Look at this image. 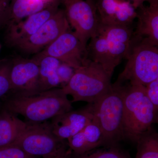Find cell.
Instances as JSON below:
<instances>
[{
  "label": "cell",
  "mask_w": 158,
  "mask_h": 158,
  "mask_svg": "<svg viewBox=\"0 0 158 158\" xmlns=\"http://www.w3.org/2000/svg\"><path fill=\"white\" fill-rule=\"evenodd\" d=\"M72 158H131L129 153L118 145L103 146L81 154H77L71 151Z\"/></svg>",
  "instance_id": "21"
},
{
  "label": "cell",
  "mask_w": 158,
  "mask_h": 158,
  "mask_svg": "<svg viewBox=\"0 0 158 158\" xmlns=\"http://www.w3.org/2000/svg\"><path fill=\"white\" fill-rule=\"evenodd\" d=\"M126 59L127 63L118 75L117 83L145 86L158 78V46L132 35Z\"/></svg>",
  "instance_id": "4"
},
{
  "label": "cell",
  "mask_w": 158,
  "mask_h": 158,
  "mask_svg": "<svg viewBox=\"0 0 158 158\" xmlns=\"http://www.w3.org/2000/svg\"><path fill=\"white\" fill-rule=\"evenodd\" d=\"M60 3H53L42 11L8 26L7 42L15 48L34 34L58 9Z\"/></svg>",
  "instance_id": "14"
},
{
  "label": "cell",
  "mask_w": 158,
  "mask_h": 158,
  "mask_svg": "<svg viewBox=\"0 0 158 158\" xmlns=\"http://www.w3.org/2000/svg\"><path fill=\"white\" fill-rule=\"evenodd\" d=\"M11 63H4L0 65V99L11 90L10 80Z\"/></svg>",
  "instance_id": "22"
},
{
  "label": "cell",
  "mask_w": 158,
  "mask_h": 158,
  "mask_svg": "<svg viewBox=\"0 0 158 158\" xmlns=\"http://www.w3.org/2000/svg\"><path fill=\"white\" fill-rule=\"evenodd\" d=\"M35 60L39 64V91L60 87V81L57 74V69L61 63L60 61L49 56Z\"/></svg>",
  "instance_id": "19"
},
{
  "label": "cell",
  "mask_w": 158,
  "mask_h": 158,
  "mask_svg": "<svg viewBox=\"0 0 158 158\" xmlns=\"http://www.w3.org/2000/svg\"><path fill=\"white\" fill-rule=\"evenodd\" d=\"M0 49H1V45H0Z\"/></svg>",
  "instance_id": "30"
},
{
  "label": "cell",
  "mask_w": 158,
  "mask_h": 158,
  "mask_svg": "<svg viewBox=\"0 0 158 158\" xmlns=\"http://www.w3.org/2000/svg\"><path fill=\"white\" fill-rule=\"evenodd\" d=\"M27 124L16 114L2 108L0 111V148L11 146L19 138Z\"/></svg>",
  "instance_id": "18"
},
{
  "label": "cell",
  "mask_w": 158,
  "mask_h": 158,
  "mask_svg": "<svg viewBox=\"0 0 158 158\" xmlns=\"http://www.w3.org/2000/svg\"><path fill=\"white\" fill-rule=\"evenodd\" d=\"M0 158H39L29 155L18 148L8 146L0 148Z\"/></svg>",
  "instance_id": "23"
},
{
  "label": "cell",
  "mask_w": 158,
  "mask_h": 158,
  "mask_svg": "<svg viewBox=\"0 0 158 158\" xmlns=\"http://www.w3.org/2000/svg\"><path fill=\"white\" fill-rule=\"evenodd\" d=\"M6 2H7L6 0H0V22L8 6Z\"/></svg>",
  "instance_id": "26"
},
{
  "label": "cell",
  "mask_w": 158,
  "mask_h": 158,
  "mask_svg": "<svg viewBox=\"0 0 158 158\" xmlns=\"http://www.w3.org/2000/svg\"><path fill=\"white\" fill-rule=\"evenodd\" d=\"M138 19L132 35L147 40L152 45H158V2L144 4L136 9Z\"/></svg>",
  "instance_id": "15"
},
{
  "label": "cell",
  "mask_w": 158,
  "mask_h": 158,
  "mask_svg": "<svg viewBox=\"0 0 158 158\" xmlns=\"http://www.w3.org/2000/svg\"><path fill=\"white\" fill-rule=\"evenodd\" d=\"M158 2V0H151V2Z\"/></svg>",
  "instance_id": "29"
},
{
  "label": "cell",
  "mask_w": 158,
  "mask_h": 158,
  "mask_svg": "<svg viewBox=\"0 0 158 158\" xmlns=\"http://www.w3.org/2000/svg\"><path fill=\"white\" fill-rule=\"evenodd\" d=\"M133 32L132 27L100 23L87 46L88 58L100 64L112 77L115 69L126 58Z\"/></svg>",
  "instance_id": "2"
},
{
  "label": "cell",
  "mask_w": 158,
  "mask_h": 158,
  "mask_svg": "<svg viewBox=\"0 0 158 158\" xmlns=\"http://www.w3.org/2000/svg\"><path fill=\"white\" fill-rule=\"evenodd\" d=\"M111 78L100 64L89 58L85 64L75 69L68 84L62 88L72 102L93 104L107 93L112 86Z\"/></svg>",
  "instance_id": "5"
},
{
  "label": "cell",
  "mask_w": 158,
  "mask_h": 158,
  "mask_svg": "<svg viewBox=\"0 0 158 158\" xmlns=\"http://www.w3.org/2000/svg\"><path fill=\"white\" fill-rule=\"evenodd\" d=\"M39 64L32 59H16L11 63V93L28 94L39 92Z\"/></svg>",
  "instance_id": "11"
},
{
  "label": "cell",
  "mask_w": 158,
  "mask_h": 158,
  "mask_svg": "<svg viewBox=\"0 0 158 158\" xmlns=\"http://www.w3.org/2000/svg\"><path fill=\"white\" fill-rule=\"evenodd\" d=\"M95 3L103 24L132 27L137 17L136 9L129 0H97Z\"/></svg>",
  "instance_id": "12"
},
{
  "label": "cell",
  "mask_w": 158,
  "mask_h": 158,
  "mask_svg": "<svg viewBox=\"0 0 158 158\" xmlns=\"http://www.w3.org/2000/svg\"><path fill=\"white\" fill-rule=\"evenodd\" d=\"M67 140L69 149L77 154L106 146L101 129L94 117L81 131Z\"/></svg>",
  "instance_id": "16"
},
{
  "label": "cell",
  "mask_w": 158,
  "mask_h": 158,
  "mask_svg": "<svg viewBox=\"0 0 158 158\" xmlns=\"http://www.w3.org/2000/svg\"><path fill=\"white\" fill-rule=\"evenodd\" d=\"M27 127L11 146L18 148L29 155L39 158H54L69 149L67 140L53 132L50 122H27Z\"/></svg>",
  "instance_id": "7"
},
{
  "label": "cell",
  "mask_w": 158,
  "mask_h": 158,
  "mask_svg": "<svg viewBox=\"0 0 158 158\" xmlns=\"http://www.w3.org/2000/svg\"><path fill=\"white\" fill-rule=\"evenodd\" d=\"M70 27L82 43L88 46L100 23L94 0H60Z\"/></svg>",
  "instance_id": "8"
},
{
  "label": "cell",
  "mask_w": 158,
  "mask_h": 158,
  "mask_svg": "<svg viewBox=\"0 0 158 158\" xmlns=\"http://www.w3.org/2000/svg\"><path fill=\"white\" fill-rule=\"evenodd\" d=\"M145 87L146 95L153 106L155 110L158 111V78L150 82Z\"/></svg>",
  "instance_id": "25"
},
{
  "label": "cell",
  "mask_w": 158,
  "mask_h": 158,
  "mask_svg": "<svg viewBox=\"0 0 158 158\" xmlns=\"http://www.w3.org/2000/svg\"><path fill=\"white\" fill-rule=\"evenodd\" d=\"M55 157H54V158H54Z\"/></svg>",
  "instance_id": "31"
},
{
  "label": "cell",
  "mask_w": 158,
  "mask_h": 158,
  "mask_svg": "<svg viewBox=\"0 0 158 158\" xmlns=\"http://www.w3.org/2000/svg\"><path fill=\"white\" fill-rule=\"evenodd\" d=\"M65 12L59 9L34 34L15 48L26 54H37L70 29Z\"/></svg>",
  "instance_id": "10"
},
{
  "label": "cell",
  "mask_w": 158,
  "mask_h": 158,
  "mask_svg": "<svg viewBox=\"0 0 158 158\" xmlns=\"http://www.w3.org/2000/svg\"><path fill=\"white\" fill-rule=\"evenodd\" d=\"M132 4L134 7L137 9L139 6L144 4V2H147L148 3L151 2V0H129Z\"/></svg>",
  "instance_id": "27"
},
{
  "label": "cell",
  "mask_w": 158,
  "mask_h": 158,
  "mask_svg": "<svg viewBox=\"0 0 158 158\" xmlns=\"http://www.w3.org/2000/svg\"><path fill=\"white\" fill-rule=\"evenodd\" d=\"M124 84L115 82L109 91L92 104L94 115L104 138L106 146L118 145L124 140L123 130Z\"/></svg>",
  "instance_id": "6"
},
{
  "label": "cell",
  "mask_w": 158,
  "mask_h": 158,
  "mask_svg": "<svg viewBox=\"0 0 158 158\" xmlns=\"http://www.w3.org/2000/svg\"><path fill=\"white\" fill-rule=\"evenodd\" d=\"M54 158H72L71 156V151L69 148L68 151L66 152L65 153L57 156Z\"/></svg>",
  "instance_id": "28"
},
{
  "label": "cell",
  "mask_w": 158,
  "mask_h": 158,
  "mask_svg": "<svg viewBox=\"0 0 158 158\" xmlns=\"http://www.w3.org/2000/svg\"><path fill=\"white\" fill-rule=\"evenodd\" d=\"M92 104L77 110L58 115L51 119V128L54 134L61 139L67 140L76 135L93 119Z\"/></svg>",
  "instance_id": "13"
},
{
  "label": "cell",
  "mask_w": 158,
  "mask_h": 158,
  "mask_svg": "<svg viewBox=\"0 0 158 158\" xmlns=\"http://www.w3.org/2000/svg\"><path fill=\"white\" fill-rule=\"evenodd\" d=\"M56 2H51L46 0H12L11 4L7 6L1 22L8 26L11 25Z\"/></svg>",
  "instance_id": "17"
},
{
  "label": "cell",
  "mask_w": 158,
  "mask_h": 158,
  "mask_svg": "<svg viewBox=\"0 0 158 158\" xmlns=\"http://www.w3.org/2000/svg\"><path fill=\"white\" fill-rule=\"evenodd\" d=\"M45 56L54 57L74 69L84 65L88 59L87 46L82 43L71 28L36 54L33 59H39Z\"/></svg>",
  "instance_id": "9"
},
{
  "label": "cell",
  "mask_w": 158,
  "mask_h": 158,
  "mask_svg": "<svg viewBox=\"0 0 158 158\" xmlns=\"http://www.w3.org/2000/svg\"><path fill=\"white\" fill-rule=\"evenodd\" d=\"M2 109L22 116L29 123L47 121L73 110L72 102L62 88L36 93H11L3 102Z\"/></svg>",
  "instance_id": "1"
},
{
  "label": "cell",
  "mask_w": 158,
  "mask_h": 158,
  "mask_svg": "<svg viewBox=\"0 0 158 158\" xmlns=\"http://www.w3.org/2000/svg\"><path fill=\"white\" fill-rule=\"evenodd\" d=\"M136 143L135 158H158V134L152 126L140 135Z\"/></svg>",
  "instance_id": "20"
},
{
  "label": "cell",
  "mask_w": 158,
  "mask_h": 158,
  "mask_svg": "<svg viewBox=\"0 0 158 158\" xmlns=\"http://www.w3.org/2000/svg\"><path fill=\"white\" fill-rule=\"evenodd\" d=\"M75 69L65 63L61 62L57 69V74L60 81V88L67 85L71 79Z\"/></svg>",
  "instance_id": "24"
},
{
  "label": "cell",
  "mask_w": 158,
  "mask_h": 158,
  "mask_svg": "<svg viewBox=\"0 0 158 158\" xmlns=\"http://www.w3.org/2000/svg\"><path fill=\"white\" fill-rule=\"evenodd\" d=\"M124 85L123 138L136 143L141 134L158 122V113L146 95L145 86L129 83Z\"/></svg>",
  "instance_id": "3"
}]
</instances>
